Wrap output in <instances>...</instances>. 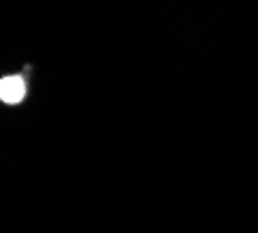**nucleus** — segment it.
Instances as JSON below:
<instances>
[{
    "label": "nucleus",
    "instance_id": "f257e3e1",
    "mask_svg": "<svg viewBox=\"0 0 258 233\" xmlns=\"http://www.w3.org/2000/svg\"><path fill=\"white\" fill-rule=\"evenodd\" d=\"M0 98L7 105H17L26 98V79L21 75H7L0 82Z\"/></svg>",
    "mask_w": 258,
    "mask_h": 233
}]
</instances>
